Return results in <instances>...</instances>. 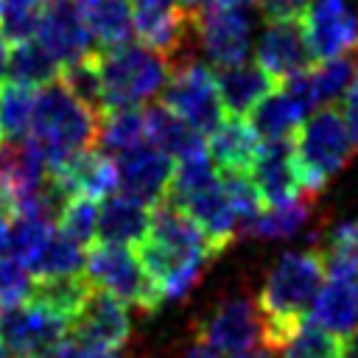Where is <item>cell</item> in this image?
<instances>
[{"label":"cell","mask_w":358,"mask_h":358,"mask_svg":"<svg viewBox=\"0 0 358 358\" xmlns=\"http://www.w3.org/2000/svg\"><path fill=\"white\" fill-rule=\"evenodd\" d=\"M221 249L173 201L151 207V227L137 243V257L162 302L185 299Z\"/></svg>","instance_id":"1"},{"label":"cell","mask_w":358,"mask_h":358,"mask_svg":"<svg viewBox=\"0 0 358 358\" xmlns=\"http://www.w3.org/2000/svg\"><path fill=\"white\" fill-rule=\"evenodd\" d=\"M324 282L319 252H285L266 271L260 288V308L268 319V347L280 352L282 341L310 310Z\"/></svg>","instance_id":"2"},{"label":"cell","mask_w":358,"mask_h":358,"mask_svg":"<svg viewBox=\"0 0 358 358\" xmlns=\"http://www.w3.org/2000/svg\"><path fill=\"white\" fill-rule=\"evenodd\" d=\"M98 120L101 117L95 112H90L81 101L70 95L62 78L36 90L31 137L42 145L50 173L62 168L73 154L95 145Z\"/></svg>","instance_id":"3"},{"label":"cell","mask_w":358,"mask_h":358,"mask_svg":"<svg viewBox=\"0 0 358 358\" xmlns=\"http://www.w3.org/2000/svg\"><path fill=\"white\" fill-rule=\"evenodd\" d=\"M294 159L302 190L322 193L333 176H338L355 154V140L344 123V115L333 106L313 109L291 137Z\"/></svg>","instance_id":"4"},{"label":"cell","mask_w":358,"mask_h":358,"mask_svg":"<svg viewBox=\"0 0 358 358\" xmlns=\"http://www.w3.org/2000/svg\"><path fill=\"white\" fill-rule=\"evenodd\" d=\"M95 56H98L106 112L129 109L151 101L154 95L162 92V87L171 78L168 59L143 42H126V45L101 50Z\"/></svg>","instance_id":"5"},{"label":"cell","mask_w":358,"mask_h":358,"mask_svg":"<svg viewBox=\"0 0 358 358\" xmlns=\"http://www.w3.org/2000/svg\"><path fill=\"white\" fill-rule=\"evenodd\" d=\"M84 271L92 285L112 294L123 305L157 310L162 305L151 277L145 274L137 252L117 243H92L84 257Z\"/></svg>","instance_id":"6"},{"label":"cell","mask_w":358,"mask_h":358,"mask_svg":"<svg viewBox=\"0 0 358 358\" xmlns=\"http://www.w3.org/2000/svg\"><path fill=\"white\" fill-rule=\"evenodd\" d=\"M196 20V42L199 56L213 70L232 67L249 59L252 50V34L257 25L255 3H232V6H215L193 14Z\"/></svg>","instance_id":"7"},{"label":"cell","mask_w":358,"mask_h":358,"mask_svg":"<svg viewBox=\"0 0 358 358\" xmlns=\"http://www.w3.org/2000/svg\"><path fill=\"white\" fill-rule=\"evenodd\" d=\"M196 338L218 352L238 355L257 347H268V319L257 299L235 294L210 308L196 324Z\"/></svg>","instance_id":"8"},{"label":"cell","mask_w":358,"mask_h":358,"mask_svg":"<svg viewBox=\"0 0 358 358\" xmlns=\"http://www.w3.org/2000/svg\"><path fill=\"white\" fill-rule=\"evenodd\" d=\"M162 106H168L173 115H179L185 123L199 129L201 134H210L221 126L227 117V109L218 95L215 73L207 62L193 59L171 70L168 84L159 92Z\"/></svg>","instance_id":"9"},{"label":"cell","mask_w":358,"mask_h":358,"mask_svg":"<svg viewBox=\"0 0 358 358\" xmlns=\"http://www.w3.org/2000/svg\"><path fill=\"white\" fill-rule=\"evenodd\" d=\"M131 322L126 305L106 291H90L76 316L70 319V338L87 352H115L129 341Z\"/></svg>","instance_id":"10"},{"label":"cell","mask_w":358,"mask_h":358,"mask_svg":"<svg viewBox=\"0 0 358 358\" xmlns=\"http://www.w3.org/2000/svg\"><path fill=\"white\" fill-rule=\"evenodd\" d=\"M67 327V319L31 299L0 310V341L11 358H36L45 347L64 338Z\"/></svg>","instance_id":"11"},{"label":"cell","mask_w":358,"mask_h":358,"mask_svg":"<svg viewBox=\"0 0 358 358\" xmlns=\"http://www.w3.org/2000/svg\"><path fill=\"white\" fill-rule=\"evenodd\" d=\"M305 36L316 62L358 50V3L355 0H310Z\"/></svg>","instance_id":"12"},{"label":"cell","mask_w":358,"mask_h":358,"mask_svg":"<svg viewBox=\"0 0 358 358\" xmlns=\"http://www.w3.org/2000/svg\"><path fill=\"white\" fill-rule=\"evenodd\" d=\"M255 62L274 81H285L310 70L316 59L310 53L302 20L266 22L255 39Z\"/></svg>","instance_id":"13"},{"label":"cell","mask_w":358,"mask_h":358,"mask_svg":"<svg viewBox=\"0 0 358 358\" xmlns=\"http://www.w3.org/2000/svg\"><path fill=\"white\" fill-rule=\"evenodd\" d=\"M173 157L157 148L154 143H143L120 157H115V171H117V185L120 193L143 201L145 207L159 204L168 199L171 179H173Z\"/></svg>","instance_id":"14"},{"label":"cell","mask_w":358,"mask_h":358,"mask_svg":"<svg viewBox=\"0 0 358 358\" xmlns=\"http://www.w3.org/2000/svg\"><path fill=\"white\" fill-rule=\"evenodd\" d=\"M36 39L62 67L95 53L92 36L76 8V0H45Z\"/></svg>","instance_id":"15"},{"label":"cell","mask_w":358,"mask_h":358,"mask_svg":"<svg viewBox=\"0 0 358 358\" xmlns=\"http://www.w3.org/2000/svg\"><path fill=\"white\" fill-rule=\"evenodd\" d=\"M249 179L255 182L263 204H282L299 196L302 182H299L291 137L260 143V151L249 168Z\"/></svg>","instance_id":"16"},{"label":"cell","mask_w":358,"mask_h":358,"mask_svg":"<svg viewBox=\"0 0 358 358\" xmlns=\"http://www.w3.org/2000/svg\"><path fill=\"white\" fill-rule=\"evenodd\" d=\"M50 176L42 145L25 137H0V185L11 201L34 193Z\"/></svg>","instance_id":"17"},{"label":"cell","mask_w":358,"mask_h":358,"mask_svg":"<svg viewBox=\"0 0 358 358\" xmlns=\"http://www.w3.org/2000/svg\"><path fill=\"white\" fill-rule=\"evenodd\" d=\"M173 204L182 207L218 249H224L227 243H232L238 238V218H235L229 196L221 185V173L213 185H207V187H201V190H196V193H190Z\"/></svg>","instance_id":"18"},{"label":"cell","mask_w":358,"mask_h":358,"mask_svg":"<svg viewBox=\"0 0 358 358\" xmlns=\"http://www.w3.org/2000/svg\"><path fill=\"white\" fill-rule=\"evenodd\" d=\"M50 176H56L70 196H87V199H106L117 185L115 159L92 145L73 154Z\"/></svg>","instance_id":"19"},{"label":"cell","mask_w":358,"mask_h":358,"mask_svg":"<svg viewBox=\"0 0 358 358\" xmlns=\"http://www.w3.org/2000/svg\"><path fill=\"white\" fill-rule=\"evenodd\" d=\"M308 319L322 330L344 338L358 327V280L352 277H324Z\"/></svg>","instance_id":"20"},{"label":"cell","mask_w":358,"mask_h":358,"mask_svg":"<svg viewBox=\"0 0 358 358\" xmlns=\"http://www.w3.org/2000/svg\"><path fill=\"white\" fill-rule=\"evenodd\" d=\"M151 227V207L143 201L126 196V193H109L98 207V229L95 238L101 243H117V246H137Z\"/></svg>","instance_id":"21"},{"label":"cell","mask_w":358,"mask_h":358,"mask_svg":"<svg viewBox=\"0 0 358 358\" xmlns=\"http://www.w3.org/2000/svg\"><path fill=\"white\" fill-rule=\"evenodd\" d=\"M76 8L92 36L95 53L131 42L134 36L131 0H76Z\"/></svg>","instance_id":"22"},{"label":"cell","mask_w":358,"mask_h":358,"mask_svg":"<svg viewBox=\"0 0 358 358\" xmlns=\"http://www.w3.org/2000/svg\"><path fill=\"white\" fill-rule=\"evenodd\" d=\"M260 137L255 129L238 117L227 115L215 131L207 134V154L215 162L218 171H235V173H249L257 151H260Z\"/></svg>","instance_id":"23"},{"label":"cell","mask_w":358,"mask_h":358,"mask_svg":"<svg viewBox=\"0 0 358 358\" xmlns=\"http://www.w3.org/2000/svg\"><path fill=\"white\" fill-rule=\"evenodd\" d=\"M316 215V193L302 190L299 196L282 201V204H266L255 221L243 229V238L255 241H288L299 235L310 218Z\"/></svg>","instance_id":"24"},{"label":"cell","mask_w":358,"mask_h":358,"mask_svg":"<svg viewBox=\"0 0 358 358\" xmlns=\"http://www.w3.org/2000/svg\"><path fill=\"white\" fill-rule=\"evenodd\" d=\"M213 73L227 115H249L257 106V101H263L274 90V78L257 64L241 62L232 67H218Z\"/></svg>","instance_id":"25"},{"label":"cell","mask_w":358,"mask_h":358,"mask_svg":"<svg viewBox=\"0 0 358 358\" xmlns=\"http://www.w3.org/2000/svg\"><path fill=\"white\" fill-rule=\"evenodd\" d=\"M145 137H148V143H154L173 159H185V157L207 151L204 134L199 129H193L190 123H185L179 115H173L162 103L145 106Z\"/></svg>","instance_id":"26"},{"label":"cell","mask_w":358,"mask_h":358,"mask_svg":"<svg viewBox=\"0 0 358 358\" xmlns=\"http://www.w3.org/2000/svg\"><path fill=\"white\" fill-rule=\"evenodd\" d=\"M145 137V112L140 106H129V109H109L101 120H98V131H95V148H101L103 154H109L112 159L143 145Z\"/></svg>","instance_id":"27"},{"label":"cell","mask_w":358,"mask_h":358,"mask_svg":"<svg viewBox=\"0 0 358 358\" xmlns=\"http://www.w3.org/2000/svg\"><path fill=\"white\" fill-rule=\"evenodd\" d=\"M92 291V282L87 280V274H59V277H34V288H31V302L59 313L62 319H73L76 310L81 308V302L87 299V294Z\"/></svg>","instance_id":"28"},{"label":"cell","mask_w":358,"mask_h":358,"mask_svg":"<svg viewBox=\"0 0 358 358\" xmlns=\"http://www.w3.org/2000/svg\"><path fill=\"white\" fill-rule=\"evenodd\" d=\"M62 73V64L45 50V45L39 39H25V42H17V48L8 53V67H6V76L8 81L14 84H22V87H31V90H39L50 81H56Z\"/></svg>","instance_id":"29"},{"label":"cell","mask_w":358,"mask_h":358,"mask_svg":"<svg viewBox=\"0 0 358 358\" xmlns=\"http://www.w3.org/2000/svg\"><path fill=\"white\" fill-rule=\"evenodd\" d=\"M81 243H76L67 232H62L56 224L45 235L39 252L34 255L28 271L34 277H59V274H81L84 268V255Z\"/></svg>","instance_id":"30"},{"label":"cell","mask_w":358,"mask_h":358,"mask_svg":"<svg viewBox=\"0 0 358 358\" xmlns=\"http://www.w3.org/2000/svg\"><path fill=\"white\" fill-rule=\"evenodd\" d=\"M352 81H355V59H352V53L322 59L316 67L308 70V87H310L316 109L336 103V98H344V92L350 90Z\"/></svg>","instance_id":"31"},{"label":"cell","mask_w":358,"mask_h":358,"mask_svg":"<svg viewBox=\"0 0 358 358\" xmlns=\"http://www.w3.org/2000/svg\"><path fill=\"white\" fill-rule=\"evenodd\" d=\"M62 84L70 90V95L76 101H81L90 112H95L98 117L106 115V103H103V84H101V70H98V56H84L78 62H70L62 67L59 73Z\"/></svg>","instance_id":"32"},{"label":"cell","mask_w":358,"mask_h":358,"mask_svg":"<svg viewBox=\"0 0 358 358\" xmlns=\"http://www.w3.org/2000/svg\"><path fill=\"white\" fill-rule=\"evenodd\" d=\"M36 90L3 81L0 84V137H25L31 134Z\"/></svg>","instance_id":"33"},{"label":"cell","mask_w":358,"mask_h":358,"mask_svg":"<svg viewBox=\"0 0 358 358\" xmlns=\"http://www.w3.org/2000/svg\"><path fill=\"white\" fill-rule=\"evenodd\" d=\"M280 355L282 358H338V338L305 316L282 341Z\"/></svg>","instance_id":"34"},{"label":"cell","mask_w":358,"mask_h":358,"mask_svg":"<svg viewBox=\"0 0 358 358\" xmlns=\"http://www.w3.org/2000/svg\"><path fill=\"white\" fill-rule=\"evenodd\" d=\"M45 0H0V31L11 42L36 36Z\"/></svg>","instance_id":"35"},{"label":"cell","mask_w":358,"mask_h":358,"mask_svg":"<svg viewBox=\"0 0 358 358\" xmlns=\"http://www.w3.org/2000/svg\"><path fill=\"white\" fill-rule=\"evenodd\" d=\"M59 229L67 232L76 243L90 246L92 238H95V229H98V204H95V199L73 196L64 204L62 215H59Z\"/></svg>","instance_id":"36"},{"label":"cell","mask_w":358,"mask_h":358,"mask_svg":"<svg viewBox=\"0 0 358 358\" xmlns=\"http://www.w3.org/2000/svg\"><path fill=\"white\" fill-rule=\"evenodd\" d=\"M31 288H34V274L20 260L3 252L0 255V310L25 302L31 296Z\"/></svg>","instance_id":"37"},{"label":"cell","mask_w":358,"mask_h":358,"mask_svg":"<svg viewBox=\"0 0 358 358\" xmlns=\"http://www.w3.org/2000/svg\"><path fill=\"white\" fill-rule=\"evenodd\" d=\"M255 6L266 22H277V20H302L310 0H255Z\"/></svg>","instance_id":"38"},{"label":"cell","mask_w":358,"mask_h":358,"mask_svg":"<svg viewBox=\"0 0 358 358\" xmlns=\"http://www.w3.org/2000/svg\"><path fill=\"white\" fill-rule=\"evenodd\" d=\"M90 352L76 341V338H70V336H64V338H59L56 344H50V347H45L36 358H87Z\"/></svg>","instance_id":"39"},{"label":"cell","mask_w":358,"mask_h":358,"mask_svg":"<svg viewBox=\"0 0 358 358\" xmlns=\"http://www.w3.org/2000/svg\"><path fill=\"white\" fill-rule=\"evenodd\" d=\"M341 115H344V123L358 145V84L352 81V87L344 92V106H341Z\"/></svg>","instance_id":"40"},{"label":"cell","mask_w":358,"mask_h":358,"mask_svg":"<svg viewBox=\"0 0 358 358\" xmlns=\"http://www.w3.org/2000/svg\"><path fill=\"white\" fill-rule=\"evenodd\" d=\"M232 3H255V0H179L182 11H187V14H199V11H204V8L232 6Z\"/></svg>","instance_id":"41"},{"label":"cell","mask_w":358,"mask_h":358,"mask_svg":"<svg viewBox=\"0 0 358 358\" xmlns=\"http://www.w3.org/2000/svg\"><path fill=\"white\" fill-rule=\"evenodd\" d=\"M182 358H221V352L218 350H213L210 344H204V341H193V344H187L185 350H182Z\"/></svg>","instance_id":"42"},{"label":"cell","mask_w":358,"mask_h":358,"mask_svg":"<svg viewBox=\"0 0 358 358\" xmlns=\"http://www.w3.org/2000/svg\"><path fill=\"white\" fill-rule=\"evenodd\" d=\"M338 358H358V327L338 338Z\"/></svg>","instance_id":"43"},{"label":"cell","mask_w":358,"mask_h":358,"mask_svg":"<svg viewBox=\"0 0 358 358\" xmlns=\"http://www.w3.org/2000/svg\"><path fill=\"white\" fill-rule=\"evenodd\" d=\"M232 358H280V352L271 350V347H257V350H249V352H238Z\"/></svg>","instance_id":"44"},{"label":"cell","mask_w":358,"mask_h":358,"mask_svg":"<svg viewBox=\"0 0 358 358\" xmlns=\"http://www.w3.org/2000/svg\"><path fill=\"white\" fill-rule=\"evenodd\" d=\"M8 39L3 36V31H0V81H3V76H6V67H8Z\"/></svg>","instance_id":"45"},{"label":"cell","mask_w":358,"mask_h":358,"mask_svg":"<svg viewBox=\"0 0 358 358\" xmlns=\"http://www.w3.org/2000/svg\"><path fill=\"white\" fill-rule=\"evenodd\" d=\"M87 358H129V355H123V352L115 350V352H90Z\"/></svg>","instance_id":"46"},{"label":"cell","mask_w":358,"mask_h":358,"mask_svg":"<svg viewBox=\"0 0 358 358\" xmlns=\"http://www.w3.org/2000/svg\"><path fill=\"white\" fill-rule=\"evenodd\" d=\"M6 229H8V221H0V255L6 252Z\"/></svg>","instance_id":"47"},{"label":"cell","mask_w":358,"mask_h":358,"mask_svg":"<svg viewBox=\"0 0 358 358\" xmlns=\"http://www.w3.org/2000/svg\"><path fill=\"white\" fill-rule=\"evenodd\" d=\"M0 358H11V355H8V350L3 347V341H0Z\"/></svg>","instance_id":"48"},{"label":"cell","mask_w":358,"mask_h":358,"mask_svg":"<svg viewBox=\"0 0 358 358\" xmlns=\"http://www.w3.org/2000/svg\"><path fill=\"white\" fill-rule=\"evenodd\" d=\"M358 53V50H355ZM355 84H358V59H355Z\"/></svg>","instance_id":"49"},{"label":"cell","mask_w":358,"mask_h":358,"mask_svg":"<svg viewBox=\"0 0 358 358\" xmlns=\"http://www.w3.org/2000/svg\"><path fill=\"white\" fill-rule=\"evenodd\" d=\"M0 190H3V185H0Z\"/></svg>","instance_id":"50"}]
</instances>
